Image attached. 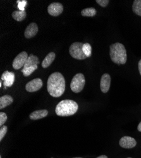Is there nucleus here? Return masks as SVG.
<instances>
[{
	"label": "nucleus",
	"instance_id": "obj_1",
	"mask_svg": "<svg viewBox=\"0 0 141 158\" xmlns=\"http://www.w3.org/2000/svg\"><path fill=\"white\" fill-rule=\"evenodd\" d=\"M47 89L49 94L54 98H59L65 90V80L60 72L51 74L48 80Z\"/></svg>",
	"mask_w": 141,
	"mask_h": 158
},
{
	"label": "nucleus",
	"instance_id": "obj_2",
	"mask_svg": "<svg viewBox=\"0 0 141 158\" xmlns=\"http://www.w3.org/2000/svg\"><path fill=\"white\" fill-rule=\"evenodd\" d=\"M79 106L75 101L65 99L60 101L56 106L55 112L60 116H69L73 115L77 111Z\"/></svg>",
	"mask_w": 141,
	"mask_h": 158
},
{
	"label": "nucleus",
	"instance_id": "obj_3",
	"mask_svg": "<svg viewBox=\"0 0 141 158\" xmlns=\"http://www.w3.org/2000/svg\"><path fill=\"white\" fill-rule=\"evenodd\" d=\"M110 55L112 61L118 64H124L126 62V51L125 46L119 43L113 44L110 47Z\"/></svg>",
	"mask_w": 141,
	"mask_h": 158
},
{
	"label": "nucleus",
	"instance_id": "obj_4",
	"mask_svg": "<svg viewBox=\"0 0 141 158\" xmlns=\"http://www.w3.org/2000/svg\"><path fill=\"white\" fill-rule=\"evenodd\" d=\"M85 84V77L82 73L76 74L70 83V88L75 93H79L82 90Z\"/></svg>",
	"mask_w": 141,
	"mask_h": 158
},
{
	"label": "nucleus",
	"instance_id": "obj_5",
	"mask_svg": "<svg viewBox=\"0 0 141 158\" xmlns=\"http://www.w3.org/2000/svg\"><path fill=\"white\" fill-rule=\"evenodd\" d=\"M84 44L79 42H75L72 44L69 48V52L71 56L77 60H85L87 56L83 52Z\"/></svg>",
	"mask_w": 141,
	"mask_h": 158
},
{
	"label": "nucleus",
	"instance_id": "obj_6",
	"mask_svg": "<svg viewBox=\"0 0 141 158\" xmlns=\"http://www.w3.org/2000/svg\"><path fill=\"white\" fill-rule=\"evenodd\" d=\"M28 54L25 51H22L19 53L13 61L12 66L13 68L15 70H19L20 69L24 67L28 58Z\"/></svg>",
	"mask_w": 141,
	"mask_h": 158
},
{
	"label": "nucleus",
	"instance_id": "obj_7",
	"mask_svg": "<svg viewBox=\"0 0 141 158\" xmlns=\"http://www.w3.org/2000/svg\"><path fill=\"white\" fill-rule=\"evenodd\" d=\"M43 83L41 78H37L29 82L26 85H25V89L29 93H34L41 89L43 87Z\"/></svg>",
	"mask_w": 141,
	"mask_h": 158
},
{
	"label": "nucleus",
	"instance_id": "obj_8",
	"mask_svg": "<svg viewBox=\"0 0 141 158\" xmlns=\"http://www.w3.org/2000/svg\"><path fill=\"white\" fill-rule=\"evenodd\" d=\"M63 6L60 3H52L48 7V14L53 17H58L62 14Z\"/></svg>",
	"mask_w": 141,
	"mask_h": 158
},
{
	"label": "nucleus",
	"instance_id": "obj_9",
	"mask_svg": "<svg viewBox=\"0 0 141 158\" xmlns=\"http://www.w3.org/2000/svg\"><path fill=\"white\" fill-rule=\"evenodd\" d=\"M119 144L122 148L124 149H132L135 147L137 145V142L135 139L131 137L125 136L120 139Z\"/></svg>",
	"mask_w": 141,
	"mask_h": 158
},
{
	"label": "nucleus",
	"instance_id": "obj_10",
	"mask_svg": "<svg viewBox=\"0 0 141 158\" xmlns=\"http://www.w3.org/2000/svg\"><path fill=\"white\" fill-rule=\"evenodd\" d=\"M111 85V77L108 73H105L102 75L100 82V88L103 93L108 92Z\"/></svg>",
	"mask_w": 141,
	"mask_h": 158
},
{
	"label": "nucleus",
	"instance_id": "obj_11",
	"mask_svg": "<svg viewBox=\"0 0 141 158\" xmlns=\"http://www.w3.org/2000/svg\"><path fill=\"white\" fill-rule=\"evenodd\" d=\"M2 81H4V86L5 87H11L15 81V73L14 72L5 71L2 75Z\"/></svg>",
	"mask_w": 141,
	"mask_h": 158
},
{
	"label": "nucleus",
	"instance_id": "obj_12",
	"mask_svg": "<svg viewBox=\"0 0 141 158\" xmlns=\"http://www.w3.org/2000/svg\"><path fill=\"white\" fill-rule=\"evenodd\" d=\"M38 32V26L35 23H30L24 32V36L27 39L34 37Z\"/></svg>",
	"mask_w": 141,
	"mask_h": 158
},
{
	"label": "nucleus",
	"instance_id": "obj_13",
	"mask_svg": "<svg viewBox=\"0 0 141 158\" xmlns=\"http://www.w3.org/2000/svg\"><path fill=\"white\" fill-rule=\"evenodd\" d=\"M48 111L46 110H37L32 112L30 116V119L32 120H37L42 119L43 118H45L48 116Z\"/></svg>",
	"mask_w": 141,
	"mask_h": 158
},
{
	"label": "nucleus",
	"instance_id": "obj_14",
	"mask_svg": "<svg viewBox=\"0 0 141 158\" xmlns=\"http://www.w3.org/2000/svg\"><path fill=\"white\" fill-rule=\"evenodd\" d=\"M56 57V55L55 52H51L49 53L45 57L44 60L42 62V67L44 69H46L49 67V66L55 60Z\"/></svg>",
	"mask_w": 141,
	"mask_h": 158
},
{
	"label": "nucleus",
	"instance_id": "obj_15",
	"mask_svg": "<svg viewBox=\"0 0 141 158\" xmlns=\"http://www.w3.org/2000/svg\"><path fill=\"white\" fill-rule=\"evenodd\" d=\"M14 102V99L10 95H5L0 98V109L5 108Z\"/></svg>",
	"mask_w": 141,
	"mask_h": 158
},
{
	"label": "nucleus",
	"instance_id": "obj_16",
	"mask_svg": "<svg viewBox=\"0 0 141 158\" xmlns=\"http://www.w3.org/2000/svg\"><path fill=\"white\" fill-rule=\"evenodd\" d=\"M39 63V60L37 56L34 55H30L26 61V63H25L24 65L23 68H28V67H32V66L37 65Z\"/></svg>",
	"mask_w": 141,
	"mask_h": 158
},
{
	"label": "nucleus",
	"instance_id": "obj_17",
	"mask_svg": "<svg viewBox=\"0 0 141 158\" xmlns=\"http://www.w3.org/2000/svg\"><path fill=\"white\" fill-rule=\"evenodd\" d=\"M27 14L25 11H15L12 13V17L18 22H21L26 18Z\"/></svg>",
	"mask_w": 141,
	"mask_h": 158
},
{
	"label": "nucleus",
	"instance_id": "obj_18",
	"mask_svg": "<svg viewBox=\"0 0 141 158\" xmlns=\"http://www.w3.org/2000/svg\"><path fill=\"white\" fill-rule=\"evenodd\" d=\"M97 11L94 8H85L82 10L81 14L84 17H92L96 15Z\"/></svg>",
	"mask_w": 141,
	"mask_h": 158
},
{
	"label": "nucleus",
	"instance_id": "obj_19",
	"mask_svg": "<svg viewBox=\"0 0 141 158\" xmlns=\"http://www.w3.org/2000/svg\"><path fill=\"white\" fill-rule=\"evenodd\" d=\"M132 10L136 15L141 17V0H135L132 5Z\"/></svg>",
	"mask_w": 141,
	"mask_h": 158
},
{
	"label": "nucleus",
	"instance_id": "obj_20",
	"mask_svg": "<svg viewBox=\"0 0 141 158\" xmlns=\"http://www.w3.org/2000/svg\"><path fill=\"white\" fill-rule=\"evenodd\" d=\"M37 69V65H34L28 68H23V69L22 70V72L23 73L24 77H29Z\"/></svg>",
	"mask_w": 141,
	"mask_h": 158
},
{
	"label": "nucleus",
	"instance_id": "obj_21",
	"mask_svg": "<svg viewBox=\"0 0 141 158\" xmlns=\"http://www.w3.org/2000/svg\"><path fill=\"white\" fill-rule=\"evenodd\" d=\"M83 52L87 58L91 57L92 55V48L90 44L89 43H85L83 46Z\"/></svg>",
	"mask_w": 141,
	"mask_h": 158
},
{
	"label": "nucleus",
	"instance_id": "obj_22",
	"mask_svg": "<svg viewBox=\"0 0 141 158\" xmlns=\"http://www.w3.org/2000/svg\"><path fill=\"white\" fill-rule=\"evenodd\" d=\"M18 4V8L20 11H25V6L27 5V2L26 0H18L17 2Z\"/></svg>",
	"mask_w": 141,
	"mask_h": 158
},
{
	"label": "nucleus",
	"instance_id": "obj_23",
	"mask_svg": "<svg viewBox=\"0 0 141 158\" xmlns=\"http://www.w3.org/2000/svg\"><path fill=\"white\" fill-rule=\"evenodd\" d=\"M7 130H8V127L5 125H3V127H1V128H0V141H2L4 138V137L5 136L7 132Z\"/></svg>",
	"mask_w": 141,
	"mask_h": 158
},
{
	"label": "nucleus",
	"instance_id": "obj_24",
	"mask_svg": "<svg viewBox=\"0 0 141 158\" xmlns=\"http://www.w3.org/2000/svg\"><path fill=\"white\" fill-rule=\"evenodd\" d=\"M6 120H7V116L6 113L3 112L0 113V126H1V127L4 125V123H5Z\"/></svg>",
	"mask_w": 141,
	"mask_h": 158
},
{
	"label": "nucleus",
	"instance_id": "obj_25",
	"mask_svg": "<svg viewBox=\"0 0 141 158\" xmlns=\"http://www.w3.org/2000/svg\"><path fill=\"white\" fill-rule=\"evenodd\" d=\"M96 2H97V3L101 6L105 8L108 5L110 1L109 0H96Z\"/></svg>",
	"mask_w": 141,
	"mask_h": 158
},
{
	"label": "nucleus",
	"instance_id": "obj_26",
	"mask_svg": "<svg viewBox=\"0 0 141 158\" xmlns=\"http://www.w3.org/2000/svg\"><path fill=\"white\" fill-rule=\"evenodd\" d=\"M138 68H139V73L141 75V60L139 61L138 63Z\"/></svg>",
	"mask_w": 141,
	"mask_h": 158
},
{
	"label": "nucleus",
	"instance_id": "obj_27",
	"mask_svg": "<svg viewBox=\"0 0 141 158\" xmlns=\"http://www.w3.org/2000/svg\"><path fill=\"white\" fill-rule=\"evenodd\" d=\"M137 130L141 132V122L139 124V125H138V127H137Z\"/></svg>",
	"mask_w": 141,
	"mask_h": 158
},
{
	"label": "nucleus",
	"instance_id": "obj_28",
	"mask_svg": "<svg viewBox=\"0 0 141 158\" xmlns=\"http://www.w3.org/2000/svg\"><path fill=\"white\" fill-rule=\"evenodd\" d=\"M96 158H108V157L106 156H105V155H102V156H99V157H97Z\"/></svg>",
	"mask_w": 141,
	"mask_h": 158
},
{
	"label": "nucleus",
	"instance_id": "obj_29",
	"mask_svg": "<svg viewBox=\"0 0 141 158\" xmlns=\"http://www.w3.org/2000/svg\"><path fill=\"white\" fill-rule=\"evenodd\" d=\"M0 87H2V81H1V82H0Z\"/></svg>",
	"mask_w": 141,
	"mask_h": 158
},
{
	"label": "nucleus",
	"instance_id": "obj_30",
	"mask_svg": "<svg viewBox=\"0 0 141 158\" xmlns=\"http://www.w3.org/2000/svg\"><path fill=\"white\" fill-rule=\"evenodd\" d=\"M73 158H82V157H73Z\"/></svg>",
	"mask_w": 141,
	"mask_h": 158
},
{
	"label": "nucleus",
	"instance_id": "obj_31",
	"mask_svg": "<svg viewBox=\"0 0 141 158\" xmlns=\"http://www.w3.org/2000/svg\"><path fill=\"white\" fill-rule=\"evenodd\" d=\"M127 158H132V157H127Z\"/></svg>",
	"mask_w": 141,
	"mask_h": 158
}]
</instances>
